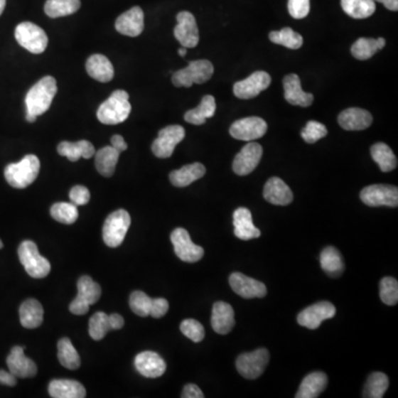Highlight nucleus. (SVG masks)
Segmentation results:
<instances>
[{"label": "nucleus", "mask_w": 398, "mask_h": 398, "mask_svg": "<svg viewBox=\"0 0 398 398\" xmlns=\"http://www.w3.org/2000/svg\"><path fill=\"white\" fill-rule=\"evenodd\" d=\"M57 91V81L51 75L38 81L26 95L27 113L35 117L45 114L53 104Z\"/></svg>", "instance_id": "1"}, {"label": "nucleus", "mask_w": 398, "mask_h": 398, "mask_svg": "<svg viewBox=\"0 0 398 398\" xmlns=\"http://www.w3.org/2000/svg\"><path fill=\"white\" fill-rule=\"evenodd\" d=\"M129 97L127 91H114L97 109V117L100 122L105 125H117L127 121L132 109Z\"/></svg>", "instance_id": "2"}, {"label": "nucleus", "mask_w": 398, "mask_h": 398, "mask_svg": "<svg viewBox=\"0 0 398 398\" xmlns=\"http://www.w3.org/2000/svg\"><path fill=\"white\" fill-rule=\"evenodd\" d=\"M40 171V161L36 155H26L20 162L6 166L5 178L14 188L23 189L33 184Z\"/></svg>", "instance_id": "3"}, {"label": "nucleus", "mask_w": 398, "mask_h": 398, "mask_svg": "<svg viewBox=\"0 0 398 398\" xmlns=\"http://www.w3.org/2000/svg\"><path fill=\"white\" fill-rule=\"evenodd\" d=\"M20 262L25 268L26 272L35 279H43L50 274L51 264L48 259L41 256L37 244L31 240H25L18 248Z\"/></svg>", "instance_id": "4"}, {"label": "nucleus", "mask_w": 398, "mask_h": 398, "mask_svg": "<svg viewBox=\"0 0 398 398\" xmlns=\"http://www.w3.org/2000/svg\"><path fill=\"white\" fill-rule=\"evenodd\" d=\"M214 75V65L208 60H196L189 63L185 69L173 75L172 82L177 87H190L194 83L203 85Z\"/></svg>", "instance_id": "5"}, {"label": "nucleus", "mask_w": 398, "mask_h": 398, "mask_svg": "<svg viewBox=\"0 0 398 398\" xmlns=\"http://www.w3.org/2000/svg\"><path fill=\"white\" fill-rule=\"evenodd\" d=\"M129 226H131V216L124 209H119L117 212L109 215L105 219L102 230L105 244L111 248L121 246Z\"/></svg>", "instance_id": "6"}, {"label": "nucleus", "mask_w": 398, "mask_h": 398, "mask_svg": "<svg viewBox=\"0 0 398 398\" xmlns=\"http://www.w3.org/2000/svg\"><path fill=\"white\" fill-rule=\"evenodd\" d=\"M15 37L17 43L21 47L25 48L33 55L43 53L47 49L48 43H49L45 30L29 21L19 23L16 27Z\"/></svg>", "instance_id": "7"}, {"label": "nucleus", "mask_w": 398, "mask_h": 398, "mask_svg": "<svg viewBox=\"0 0 398 398\" xmlns=\"http://www.w3.org/2000/svg\"><path fill=\"white\" fill-rule=\"evenodd\" d=\"M101 292V286L91 276H81L77 281V296L70 304V312L75 316H85L90 306L99 301Z\"/></svg>", "instance_id": "8"}, {"label": "nucleus", "mask_w": 398, "mask_h": 398, "mask_svg": "<svg viewBox=\"0 0 398 398\" xmlns=\"http://www.w3.org/2000/svg\"><path fill=\"white\" fill-rule=\"evenodd\" d=\"M269 360L270 354L266 348H258L250 353L242 354L237 358V371L247 380H256L264 373Z\"/></svg>", "instance_id": "9"}, {"label": "nucleus", "mask_w": 398, "mask_h": 398, "mask_svg": "<svg viewBox=\"0 0 398 398\" xmlns=\"http://www.w3.org/2000/svg\"><path fill=\"white\" fill-rule=\"evenodd\" d=\"M185 137L184 127L181 125H169L158 132V136L152 144V151L158 158H168L174 153L175 147Z\"/></svg>", "instance_id": "10"}, {"label": "nucleus", "mask_w": 398, "mask_h": 398, "mask_svg": "<svg viewBox=\"0 0 398 398\" xmlns=\"http://www.w3.org/2000/svg\"><path fill=\"white\" fill-rule=\"evenodd\" d=\"M175 254L182 262H197L204 257V249L192 242L188 232L184 228H176L171 235Z\"/></svg>", "instance_id": "11"}, {"label": "nucleus", "mask_w": 398, "mask_h": 398, "mask_svg": "<svg viewBox=\"0 0 398 398\" xmlns=\"http://www.w3.org/2000/svg\"><path fill=\"white\" fill-rule=\"evenodd\" d=\"M361 200L370 207H397V187L391 185H371L362 190Z\"/></svg>", "instance_id": "12"}, {"label": "nucleus", "mask_w": 398, "mask_h": 398, "mask_svg": "<svg viewBox=\"0 0 398 398\" xmlns=\"http://www.w3.org/2000/svg\"><path fill=\"white\" fill-rule=\"evenodd\" d=\"M267 129H268V125L264 119H262V117H250L238 119L236 122L232 123L229 133L234 139L250 142V141L264 136Z\"/></svg>", "instance_id": "13"}, {"label": "nucleus", "mask_w": 398, "mask_h": 398, "mask_svg": "<svg viewBox=\"0 0 398 398\" xmlns=\"http://www.w3.org/2000/svg\"><path fill=\"white\" fill-rule=\"evenodd\" d=\"M336 308L331 302L321 301L304 308L298 316V323L310 330H316L322 322L334 318Z\"/></svg>", "instance_id": "14"}, {"label": "nucleus", "mask_w": 398, "mask_h": 398, "mask_svg": "<svg viewBox=\"0 0 398 398\" xmlns=\"http://www.w3.org/2000/svg\"><path fill=\"white\" fill-rule=\"evenodd\" d=\"M271 85V77L264 71H257L247 79L235 83L234 95L238 99L248 100L256 97Z\"/></svg>", "instance_id": "15"}, {"label": "nucleus", "mask_w": 398, "mask_h": 398, "mask_svg": "<svg viewBox=\"0 0 398 398\" xmlns=\"http://www.w3.org/2000/svg\"><path fill=\"white\" fill-rule=\"evenodd\" d=\"M176 19L174 36L177 41L187 49L196 47L199 43V31L194 15L189 11H181Z\"/></svg>", "instance_id": "16"}, {"label": "nucleus", "mask_w": 398, "mask_h": 398, "mask_svg": "<svg viewBox=\"0 0 398 398\" xmlns=\"http://www.w3.org/2000/svg\"><path fill=\"white\" fill-rule=\"evenodd\" d=\"M262 146L258 143H249L235 157L232 169L239 176H246L254 172L262 161Z\"/></svg>", "instance_id": "17"}, {"label": "nucleus", "mask_w": 398, "mask_h": 398, "mask_svg": "<svg viewBox=\"0 0 398 398\" xmlns=\"http://www.w3.org/2000/svg\"><path fill=\"white\" fill-rule=\"evenodd\" d=\"M229 284L235 294L244 298H264L267 294L264 284L256 279L249 278L240 272H234L229 276Z\"/></svg>", "instance_id": "18"}, {"label": "nucleus", "mask_w": 398, "mask_h": 398, "mask_svg": "<svg viewBox=\"0 0 398 398\" xmlns=\"http://www.w3.org/2000/svg\"><path fill=\"white\" fill-rule=\"evenodd\" d=\"M25 348L14 346L7 357V366L10 373L16 377L28 378L37 375L38 367L33 360L23 353Z\"/></svg>", "instance_id": "19"}, {"label": "nucleus", "mask_w": 398, "mask_h": 398, "mask_svg": "<svg viewBox=\"0 0 398 398\" xmlns=\"http://www.w3.org/2000/svg\"><path fill=\"white\" fill-rule=\"evenodd\" d=\"M115 29L127 37H137L144 30V13L139 7H133L117 18Z\"/></svg>", "instance_id": "20"}, {"label": "nucleus", "mask_w": 398, "mask_h": 398, "mask_svg": "<svg viewBox=\"0 0 398 398\" xmlns=\"http://www.w3.org/2000/svg\"><path fill=\"white\" fill-rule=\"evenodd\" d=\"M135 368L141 375L147 378H157L166 371V363L158 354L145 351L137 354L134 361Z\"/></svg>", "instance_id": "21"}, {"label": "nucleus", "mask_w": 398, "mask_h": 398, "mask_svg": "<svg viewBox=\"0 0 398 398\" xmlns=\"http://www.w3.org/2000/svg\"><path fill=\"white\" fill-rule=\"evenodd\" d=\"M284 99L286 102L298 107H308L313 103L314 97L311 93L302 90L301 81L298 75H286L284 79Z\"/></svg>", "instance_id": "22"}, {"label": "nucleus", "mask_w": 398, "mask_h": 398, "mask_svg": "<svg viewBox=\"0 0 398 398\" xmlns=\"http://www.w3.org/2000/svg\"><path fill=\"white\" fill-rule=\"evenodd\" d=\"M264 197L267 202L276 206H286L294 200L291 189L279 177H272L266 183Z\"/></svg>", "instance_id": "23"}, {"label": "nucleus", "mask_w": 398, "mask_h": 398, "mask_svg": "<svg viewBox=\"0 0 398 398\" xmlns=\"http://www.w3.org/2000/svg\"><path fill=\"white\" fill-rule=\"evenodd\" d=\"M373 117L366 109L350 107L338 115V124L346 131H362L371 127Z\"/></svg>", "instance_id": "24"}, {"label": "nucleus", "mask_w": 398, "mask_h": 398, "mask_svg": "<svg viewBox=\"0 0 398 398\" xmlns=\"http://www.w3.org/2000/svg\"><path fill=\"white\" fill-rule=\"evenodd\" d=\"M234 232L237 238L252 240L262 236V232L252 222V212L244 207H239L234 213Z\"/></svg>", "instance_id": "25"}, {"label": "nucleus", "mask_w": 398, "mask_h": 398, "mask_svg": "<svg viewBox=\"0 0 398 398\" xmlns=\"http://www.w3.org/2000/svg\"><path fill=\"white\" fill-rule=\"evenodd\" d=\"M212 326L218 334H228L235 326V312L230 304L218 301L213 306Z\"/></svg>", "instance_id": "26"}, {"label": "nucleus", "mask_w": 398, "mask_h": 398, "mask_svg": "<svg viewBox=\"0 0 398 398\" xmlns=\"http://www.w3.org/2000/svg\"><path fill=\"white\" fill-rule=\"evenodd\" d=\"M87 72L92 79L99 82H109L114 77V68L112 63L103 55H93L87 59Z\"/></svg>", "instance_id": "27"}, {"label": "nucleus", "mask_w": 398, "mask_h": 398, "mask_svg": "<svg viewBox=\"0 0 398 398\" xmlns=\"http://www.w3.org/2000/svg\"><path fill=\"white\" fill-rule=\"evenodd\" d=\"M49 394L53 398H85V386L73 380H53L50 382Z\"/></svg>", "instance_id": "28"}, {"label": "nucleus", "mask_w": 398, "mask_h": 398, "mask_svg": "<svg viewBox=\"0 0 398 398\" xmlns=\"http://www.w3.org/2000/svg\"><path fill=\"white\" fill-rule=\"evenodd\" d=\"M206 174V167L200 163L185 165L182 168L173 171L169 174V181L175 187H186L196 182Z\"/></svg>", "instance_id": "29"}, {"label": "nucleus", "mask_w": 398, "mask_h": 398, "mask_svg": "<svg viewBox=\"0 0 398 398\" xmlns=\"http://www.w3.org/2000/svg\"><path fill=\"white\" fill-rule=\"evenodd\" d=\"M19 318L23 328H39L43 322V306L36 298H28L20 306Z\"/></svg>", "instance_id": "30"}, {"label": "nucleus", "mask_w": 398, "mask_h": 398, "mask_svg": "<svg viewBox=\"0 0 398 398\" xmlns=\"http://www.w3.org/2000/svg\"><path fill=\"white\" fill-rule=\"evenodd\" d=\"M328 385V376L323 372H313L303 378L296 392V398H316L324 391Z\"/></svg>", "instance_id": "31"}, {"label": "nucleus", "mask_w": 398, "mask_h": 398, "mask_svg": "<svg viewBox=\"0 0 398 398\" xmlns=\"http://www.w3.org/2000/svg\"><path fill=\"white\" fill-rule=\"evenodd\" d=\"M58 153L61 156H65L70 162H77L81 157L91 158L95 154V149L92 143L89 141H79V142H61L58 145Z\"/></svg>", "instance_id": "32"}, {"label": "nucleus", "mask_w": 398, "mask_h": 398, "mask_svg": "<svg viewBox=\"0 0 398 398\" xmlns=\"http://www.w3.org/2000/svg\"><path fill=\"white\" fill-rule=\"evenodd\" d=\"M216 112V101L213 95H205L202 102L196 109H189L185 113V121L189 124L202 125L207 119L214 117Z\"/></svg>", "instance_id": "33"}, {"label": "nucleus", "mask_w": 398, "mask_h": 398, "mask_svg": "<svg viewBox=\"0 0 398 398\" xmlns=\"http://www.w3.org/2000/svg\"><path fill=\"white\" fill-rule=\"evenodd\" d=\"M121 153L113 146H105L95 153V167L97 172L104 177H111L115 172Z\"/></svg>", "instance_id": "34"}, {"label": "nucleus", "mask_w": 398, "mask_h": 398, "mask_svg": "<svg viewBox=\"0 0 398 398\" xmlns=\"http://www.w3.org/2000/svg\"><path fill=\"white\" fill-rule=\"evenodd\" d=\"M320 262L323 271L332 278H338L343 274V259L338 249L334 247H326L322 250Z\"/></svg>", "instance_id": "35"}, {"label": "nucleus", "mask_w": 398, "mask_h": 398, "mask_svg": "<svg viewBox=\"0 0 398 398\" xmlns=\"http://www.w3.org/2000/svg\"><path fill=\"white\" fill-rule=\"evenodd\" d=\"M386 41L384 38H360L356 40L355 43L352 45L351 53L353 57L357 60L371 59L377 51L385 47Z\"/></svg>", "instance_id": "36"}, {"label": "nucleus", "mask_w": 398, "mask_h": 398, "mask_svg": "<svg viewBox=\"0 0 398 398\" xmlns=\"http://www.w3.org/2000/svg\"><path fill=\"white\" fill-rule=\"evenodd\" d=\"M371 155L382 172L388 173L397 167V158L391 147L385 143H376L371 147Z\"/></svg>", "instance_id": "37"}, {"label": "nucleus", "mask_w": 398, "mask_h": 398, "mask_svg": "<svg viewBox=\"0 0 398 398\" xmlns=\"http://www.w3.org/2000/svg\"><path fill=\"white\" fill-rule=\"evenodd\" d=\"M58 358L63 367L77 370L81 365V358L70 338H63L58 342Z\"/></svg>", "instance_id": "38"}, {"label": "nucleus", "mask_w": 398, "mask_h": 398, "mask_svg": "<svg viewBox=\"0 0 398 398\" xmlns=\"http://www.w3.org/2000/svg\"><path fill=\"white\" fill-rule=\"evenodd\" d=\"M341 6L345 14L354 19H365L375 13L374 0H341Z\"/></svg>", "instance_id": "39"}, {"label": "nucleus", "mask_w": 398, "mask_h": 398, "mask_svg": "<svg viewBox=\"0 0 398 398\" xmlns=\"http://www.w3.org/2000/svg\"><path fill=\"white\" fill-rule=\"evenodd\" d=\"M81 7L80 0H47L45 13L50 18L65 17L77 13Z\"/></svg>", "instance_id": "40"}, {"label": "nucleus", "mask_w": 398, "mask_h": 398, "mask_svg": "<svg viewBox=\"0 0 398 398\" xmlns=\"http://www.w3.org/2000/svg\"><path fill=\"white\" fill-rule=\"evenodd\" d=\"M388 377L386 374L381 372H374L368 376L365 387H364L363 397L367 398H382L387 391Z\"/></svg>", "instance_id": "41"}, {"label": "nucleus", "mask_w": 398, "mask_h": 398, "mask_svg": "<svg viewBox=\"0 0 398 398\" xmlns=\"http://www.w3.org/2000/svg\"><path fill=\"white\" fill-rule=\"evenodd\" d=\"M269 39L276 45H284L289 49H300L303 45V38L294 31L291 28H284L280 31H271L269 33Z\"/></svg>", "instance_id": "42"}, {"label": "nucleus", "mask_w": 398, "mask_h": 398, "mask_svg": "<svg viewBox=\"0 0 398 398\" xmlns=\"http://www.w3.org/2000/svg\"><path fill=\"white\" fill-rule=\"evenodd\" d=\"M50 215L61 224L72 225L77 222L79 212L72 203H55L50 208Z\"/></svg>", "instance_id": "43"}, {"label": "nucleus", "mask_w": 398, "mask_h": 398, "mask_svg": "<svg viewBox=\"0 0 398 398\" xmlns=\"http://www.w3.org/2000/svg\"><path fill=\"white\" fill-rule=\"evenodd\" d=\"M109 331H111V326L107 313L97 312L91 316L89 322V334L95 341H101Z\"/></svg>", "instance_id": "44"}, {"label": "nucleus", "mask_w": 398, "mask_h": 398, "mask_svg": "<svg viewBox=\"0 0 398 398\" xmlns=\"http://www.w3.org/2000/svg\"><path fill=\"white\" fill-rule=\"evenodd\" d=\"M153 298L145 292L134 291L129 296V308L139 316H149L152 308Z\"/></svg>", "instance_id": "45"}, {"label": "nucleus", "mask_w": 398, "mask_h": 398, "mask_svg": "<svg viewBox=\"0 0 398 398\" xmlns=\"http://www.w3.org/2000/svg\"><path fill=\"white\" fill-rule=\"evenodd\" d=\"M380 296L386 306H395L398 302V282L392 276H385L380 284Z\"/></svg>", "instance_id": "46"}, {"label": "nucleus", "mask_w": 398, "mask_h": 398, "mask_svg": "<svg viewBox=\"0 0 398 398\" xmlns=\"http://www.w3.org/2000/svg\"><path fill=\"white\" fill-rule=\"evenodd\" d=\"M326 135H328V129L326 125L316 121H308L301 132L302 139L308 144L318 142V139H323Z\"/></svg>", "instance_id": "47"}, {"label": "nucleus", "mask_w": 398, "mask_h": 398, "mask_svg": "<svg viewBox=\"0 0 398 398\" xmlns=\"http://www.w3.org/2000/svg\"><path fill=\"white\" fill-rule=\"evenodd\" d=\"M181 331L189 340H192L195 343L202 342L205 338V328L202 323L194 320V318H187L181 323Z\"/></svg>", "instance_id": "48"}, {"label": "nucleus", "mask_w": 398, "mask_h": 398, "mask_svg": "<svg viewBox=\"0 0 398 398\" xmlns=\"http://www.w3.org/2000/svg\"><path fill=\"white\" fill-rule=\"evenodd\" d=\"M288 9L294 19H303L310 13V0H289Z\"/></svg>", "instance_id": "49"}, {"label": "nucleus", "mask_w": 398, "mask_h": 398, "mask_svg": "<svg viewBox=\"0 0 398 398\" xmlns=\"http://www.w3.org/2000/svg\"><path fill=\"white\" fill-rule=\"evenodd\" d=\"M69 196L70 200L75 206H83V205H87L90 202L91 195H90L89 189L87 187L77 185L70 190Z\"/></svg>", "instance_id": "50"}, {"label": "nucleus", "mask_w": 398, "mask_h": 398, "mask_svg": "<svg viewBox=\"0 0 398 398\" xmlns=\"http://www.w3.org/2000/svg\"><path fill=\"white\" fill-rule=\"evenodd\" d=\"M168 308L169 304L166 298H153L152 308H151L149 316H152L155 318H162L167 313Z\"/></svg>", "instance_id": "51"}, {"label": "nucleus", "mask_w": 398, "mask_h": 398, "mask_svg": "<svg viewBox=\"0 0 398 398\" xmlns=\"http://www.w3.org/2000/svg\"><path fill=\"white\" fill-rule=\"evenodd\" d=\"M182 397L203 398L204 397V394H203L202 389L198 386L195 385V384H187L184 389H183Z\"/></svg>", "instance_id": "52"}, {"label": "nucleus", "mask_w": 398, "mask_h": 398, "mask_svg": "<svg viewBox=\"0 0 398 398\" xmlns=\"http://www.w3.org/2000/svg\"><path fill=\"white\" fill-rule=\"evenodd\" d=\"M0 384L6 386H15L17 384V377L10 372L0 370Z\"/></svg>", "instance_id": "53"}, {"label": "nucleus", "mask_w": 398, "mask_h": 398, "mask_svg": "<svg viewBox=\"0 0 398 398\" xmlns=\"http://www.w3.org/2000/svg\"><path fill=\"white\" fill-rule=\"evenodd\" d=\"M111 146L114 147L119 153L124 152V151L127 149V142H125V139L119 134L113 135L112 139H111Z\"/></svg>", "instance_id": "54"}, {"label": "nucleus", "mask_w": 398, "mask_h": 398, "mask_svg": "<svg viewBox=\"0 0 398 398\" xmlns=\"http://www.w3.org/2000/svg\"><path fill=\"white\" fill-rule=\"evenodd\" d=\"M109 322L111 330H119V328H122L123 326H124V318H123L122 316H119L117 313L109 316Z\"/></svg>", "instance_id": "55"}, {"label": "nucleus", "mask_w": 398, "mask_h": 398, "mask_svg": "<svg viewBox=\"0 0 398 398\" xmlns=\"http://www.w3.org/2000/svg\"><path fill=\"white\" fill-rule=\"evenodd\" d=\"M374 1L383 4L391 11H397L398 10V0H374Z\"/></svg>", "instance_id": "56"}, {"label": "nucleus", "mask_w": 398, "mask_h": 398, "mask_svg": "<svg viewBox=\"0 0 398 398\" xmlns=\"http://www.w3.org/2000/svg\"><path fill=\"white\" fill-rule=\"evenodd\" d=\"M37 117H35V115L29 114V113H27V115H26V119H27L29 123L36 122V121H37Z\"/></svg>", "instance_id": "57"}, {"label": "nucleus", "mask_w": 398, "mask_h": 398, "mask_svg": "<svg viewBox=\"0 0 398 398\" xmlns=\"http://www.w3.org/2000/svg\"><path fill=\"white\" fill-rule=\"evenodd\" d=\"M186 53H187V48L185 47L179 48L178 55H181V57H185V55H186Z\"/></svg>", "instance_id": "58"}, {"label": "nucleus", "mask_w": 398, "mask_h": 398, "mask_svg": "<svg viewBox=\"0 0 398 398\" xmlns=\"http://www.w3.org/2000/svg\"><path fill=\"white\" fill-rule=\"evenodd\" d=\"M6 7V0H0V16L4 13Z\"/></svg>", "instance_id": "59"}, {"label": "nucleus", "mask_w": 398, "mask_h": 398, "mask_svg": "<svg viewBox=\"0 0 398 398\" xmlns=\"http://www.w3.org/2000/svg\"><path fill=\"white\" fill-rule=\"evenodd\" d=\"M3 247H4L3 242H1V240H0V249L3 248Z\"/></svg>", "instance_id": "60"}]
</instances>
